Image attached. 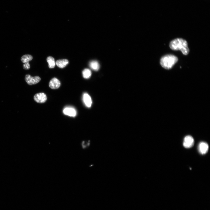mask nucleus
<instances>
[{
    "label": "nucleus",
    "mask_w": 210,
    "mask_h": 210,
    "mask_svg": "<svg viewBox=\"0 0 210 210\" xmlns=\"http://www.w3.org/2000/svg\"><path fill=\"white\" fill-rule=\"evenodd\" d=\"M170 47L173 50L181 51L185 55H187L189 52L187 42L182 38H177L171 41Z\"/></svg>",
    "instance_id": "1"
},
{
    "label": "nucleus",
    "mask_w": 210,
    "mask_h": 210,
    "mask_svg": "<svg viewBox=\"0 0 210 210\" xmlns=\"http://www.w3.org/2000/svg\"><path fill=\"white\" fill-rule=\"evenodd\" d=\"M178 61L176 56L173 55H167L163 56L160 60V64L162 67L167 70L172 68Z\"/></svg>",
    "instance_id": "2"
},
{
    "label": "nucleus",
    "mask_w": 210,
    "mask_h": 210,
    "mask_svg": "<svg viewBox=\"0 0 210 210\" xmlns=\"http://www.w3.org/2000/svg\"><path fill=\"white\" fill-rule=\"evenodd\" d=\"M25 80L29 85H32L38 83L40 81L41 78L38 76L32 77L29 74H27L25 76Z\"/></svg>",
    "instance_id": "3"
},
{
    "label": "nucleus",
    "mask_w": 210,
    "mask_h": 210,
    "mask_svg": "<svg viewBox=\"0 0 210 210\" xmlns=\"http://www.w3.org/2000/svg\"><path fill=\"white\" fill-rule=\"evenodd\" d=\"M34 99L36 102L39 103H42L46 101L47 98L45 94L41 93L35 94L34 96Z\"/></svg>",
    "instance_id": "4"
},
{
    "label": "nucleus",
    "mask_w": 210,
    "mask_h": 210,
    "mask_svg": "<svg viewBox=\"0 0 210 210\" xmlns=\"http://www.w3.org/2000/svg\"><path fill=\"white\" fill-rule=\"evenodd\" d=\"M194 143V140L191 136H188L185 137L183 142V146L186 148H189L192 147Z\"/></svg>",
    "instance_id": "5"
},
{
    "label": "nucleus",
    "mask_w": 210,
    "mask_h": 210,
    "mask_svg": "<svg viewBox=\"0 0 210 210\" xmlns=\"http://www.w3.org/2000/svg\"><path fill=\"white\" fill-rule=\"evenodd\" d=\"M199 151L202 154H205L207 153L209 149V146L206 142H202L200 143L198 146Z\"/></svg>",
    "instance_id": "6"
},
{
    "label": "nucleus",
    "mask_w": 210,
    "mask_h": 210,
    "mask_svg": "<svg viewBox=\"0 0 210 210\" xmlns=\"http://www.w3.org/2000/svg\"><path fill=\"white\" fill-rule=\"evenodd\" d=\"M61 83L57 79L54 78L52 79L49 83V87L52 89H57L61 86Z\"/></svg>",
    "instance_id": "7"
},
{
    "label": "nucleus",
    "mask_w": 210,
    "mask_h": 210,
    "mask_svg": "<svg viewBox=\"0 0 210 210\" xmlns=\"http://www.w3.org/2000/svg\"><path fill=\"white\" fill-rule=\"evenodd\" d=\"M63 112L65 114L72 117H74L77 114L76 110L71 107L65 108Z\"/></svg>",
    "instance_id": "8"
},
{
    "label": "nucleus",
    "mask_w": 210,
    "mask_h": 210,
    "mask_svg": "<svg viewBox=\"0 0 210 210\" xmlns=\"http://www.w3.org/2000/svg\"><path fill=\"white\" fill-rule=\"evenodd\" d=\"M84 102L88 108L91 107L92 104V100L90 96L87 93L84 94L83 96Z\"/></svg>",
    "instance_id": "9"
},
{
    "label": "nucleus",
    "mask_w": 210,
    "mask_h": 210,
    "mask_svg": "<svg viewBox=\"0 0 210 210\" xmlns=\"http://www.w3.org/2000/svg\"><path fill=\"white\" fill-rule=\"evenodd\" d=\"M68 64V61L66 59L58 60L56 62L57 66L59 68H62L66 67Z\"/></svg>",
    "instance_id": "10"
},
{
    "label": "nucleus",
    "mask_w": 210,
    "mask_h": 210,
    "mask_svg": "<svg viewBox=\"0 0 210 210\" xmlns=\"http://www.w3.org/2000/svg\"><path fill=\"white\" fill-rule=\"evenodd\" d=\"M89 66L93 70L98 71L100 68V66L98 62L96 61H93L90 62Z\"/></svg>",
    "instance_id": "11"
},
{
    "label": "nucleus",
    "mask_w": 210,
    "mask_h": 210,
    "mask_svg": "<svg viewBox=\"0 0 210 210\" xmlns=\"http://www.w3.org/2000/svg\"><path fill=\"white\" fill-rule=\"evenodd\" d=\"M33 59V56L30 55H25L23 56L21 58V62L23 63H29Z\"/></svg>",
    "instance_id": "12"
},
{
    "label": "nucleus",
    "mask_w": 210,
    "mask_h": 210,
    "mask_svg": "<svg viewBox=\"0 0 210 210\" xmlns=\"http://www.w3.org/2000/svg\"><path fill=\"white\" fill-rule=\"evenodd\" d=\"M47 61L49 64V66L50 68L55 67V63L54 58L51 56H49L47 58Z\"/></svg>",
    "instance_id": "13"
},
{
    "label": "nucleus",
    "mask_w": 210,
    "mask_h": 210,
    "mask_svg": "<svg viewBox=\"0 0 210 210\" xmlns=\"http://www.w3.org/2000/svg\"><path fill=\"white\" fill-rule=\"evenodd\" d=\"M83 78L86 79H88L90 78L92 75V72L88 69H85L82 72Z\"/></svg>",
    "instance_id": "14"
},
{
    "label": "nucleus",
    "mask_w": 210,
    "mask_h": 210,
    "mask_svg": "<svg viewBox=\"0 0 210 210\" xmlns=\"http://www.w3.org/2000/svg\"><path fill=\"white\" fill-rule=\"evenodd\" d=\"M23 68L25 70H28L30 68V66L29 63H25L23 65Z\"/></svg>",
    "instance_id": "15"
}]
</instances>
